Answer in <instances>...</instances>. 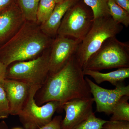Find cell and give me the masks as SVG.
<instances>
[{"label": "cell", "instance_id": "cell-6", "mask_svg": "<svg viewBox=\"0 0 129 129\" xmlns=\"http://www.w3.org/2000/svg\"><path fill=\"white\" fill-rule=\"evenodd\" d=\"M94 21L92 10L83 0H80L70 8L64 15L57 35L82 41L92 27Z\"/></svg>", "mask_w": 129, "mask_h": 129}, {"label": "cell", "instance_id": "cell-3", "mask_svg": "<svg viewBox=\"0 0 129 129\" xmlns=\"http://www.w3.org/2000/svg\"><path fill=\"white\" fill-rule=\"evenodd\" d=\"M123 29V25L115 22L111 16L94 19L92 27L80 44L75 54L83 69L104 42L116 37Z\"/></svg>", "mask_w": 129, "mask_h": 129}, {"label": "cell", "instance_id": "cell-1", "mask_svg": "<svg viewBox=\"0 0 129 129\" xmlns=\"http://www.w3.org/2000/svg\"><path fill=\"white\" fill-rule=\"evenodd\" d=\"M84 76L83 69L74 55L61 69L48 75L38 91L36 103L41 106L57 101L62 104L72 99L92 97Z\"/></svg>", "mask_w": 129, "mask_h": 129}, {"label": "cell", "instance_id": "cell-27", "mask_svg": "<svg viewBox=\"0 0 129 129\" xmlns=\"http://www.w3.org/2000/svg\"><path fill=\"white\" fill-rule=\"evenodd\" d=\"M118 6L129 12V0H114Z\"/></svg>", "mask_w": 129, "mask_h": 129}, {"label": "cell", "instance_id": "cell-29", "mask_svg": "<svg viewBox=\"0 0 129 129\" xmlns=\"http://www.w3.org/2000/svg\"><path fill=\"white\" fill-rule=\"evenodd\" d=\"M64 1V0H54V1L56 3H56H59L60 2H61L62 1Z\"/></svg>", "mask_w": 129, "mask_h": 129}, {"label": "cell", "instance_id": "cell-21", "mask_svg": "<svg viewBox=\"0 0 129 129\" xmlns=\"http://www.w3.org/2000/svg\"><path fill=\"white\" fill-rule=\"evenodd\" d=\"M107 121L96 117L93 112L88 118L73 129H101Z\"/></svg>", "mask_w": 129, "mask_h": 129}, {"label": "cell", "instance_id": "cell-12", "mask_svg": "<svg viewBox=\"0 0 129 129\" xmlns=\"http://www.w3.org/2000/svg\"><path fill=\"white\" fill-rule=\"evenodd\" d=\"M80 0H64L56 3L49 19L40 26L43 32L51 38H55L61 22L69 9Z\"/></svg>", "mask_w": 129, "mask_h": 129}, {"label": "cell", "instance_id": "cell-7", "mask_svg": "<svg viewBox=\"0 0 129 129\" xmlns=\"http://www.w3.org/2000/svg\"><path fill=\"white\" fill-rule=\"evenodd\" d=\"M40 88L39 86H32L27 101L18 115L24 129H40L51 121L56 111L62 109V104L57 101L38 105L35 97Z\"/></svg>", "mask_w": 129, "mask_h": 129}, {"label": "cell", "instance_id": "cell-18", "mask_svg": "<svg viewBox=\"0 0 129 129\" xmlns=\"http://www.w3.org/2000/svg\"><path fill=\"white\" fill-rule=\"evenodd\" d=\"M56 3L54 0H40L36 12V22L40 25L49 19L53 11Z\"/></svg>", "mask_w": 129, "mask_h": 129}, {"label": "cell", "instance_id": "cell-8", "mask_svg": "<svg viewBox=\"0 0 129 129\" xmlns=\"http://www.w3.org/2000/svg\"><path fill=\"white\" fill-rule=\"evenodd\" d=\"M81 42L71 37L57 36L50 47L49 74L55 73L64 67L75 55Z\"/></svg>", "mask_w": 129, "mask_h": 129}, {"label": "cell", "instance_id": "cell-17", "mask_svg": "<svg viewBox=\"0 0 129 129\" xmlns=\"http://www.w3.org/2000/svg\"><path fill=\"white\" fill-rule=\"evenodd\" d=\"M108 5L112 18L117 23L128 27L129 25V12L118 6L114 0H109Z\"/></svg>", "mask_w": 129, "mask_h": 129}, {"label": "cell", "instance_id": "cell-25", "mask_svg": "<svg viewBox=\"0 0 129 129\" xmlns=\"http://www.w3.org/2000/svg\"><path fill=\"white\" fill-rule=\"evenodd\" d=\"M16 3V0H0V14Z\"/></svg>", "mask_w": 129, "mask_h": 129}, {"label": "cell", "instance_id": "cell-14", "mask_svg": "<svg viewBox=\"0 0 129 129\" xmlns=\"http://www.w3.org/2000/svg\"><path fill=\"white\" fill-rule=\"evenodd\" d=\"M88 83L94 101L96 105V111L99 113L104 112L108 114V102L110 90L98 85L88 77L85 78Z\"/></svg>", "mask_w": 129, "mask_h": 129}, {"label": "cell", "instance_id": "cell-22", "mask_svg": "<svg viewBox=\"0 0 129 129\" xmlns=\"http://www.w3.org/2000/svg\"><path fill=\"white\" fill-rule=\"evenodd\" d=\"M10 115L9 102L2 83H0V119L7 118Z\"/></svg>", "mask_w": 129, "mask_h": 129}, {"label": "cell", "instance_id": "cell-5", "mask_svg": "<svg viewBox=\"0 0 129 129\" xmlns=\"http://www.w3.org/2000/svg\"><path fill=\"white\" fill-rule=\"evenodd\" d=\"M50 53V47L38 57L9 64L6 79L21 81L41 88L49 74Z\"/></svg>", "mask_w": 129, "mask_h": 129}, {"label": "cell", "instance_id": "cell-28", "mask_svg": "<svg viewBox=\"0 0 129 129\" xmlns=\"http://www.w3.org/2000/svg\"><path fill=\"white\" fill-rule=\"evenodd\" d=\"M0 129H9L7 124L5 121L0 122Z\"/></svg>", "mask_w": 129, "mask_h": 129}, {"label": "cell", "instance_id": "cell-13", "mask_svg": "<svg viewBox=\"0 0 129 129\" xmlns=\"http://www.w3.org/2000/svg\"><path fill=\"white\" fill-rule=\"evenodd\" d=\"M83 73L84 75L91 77L98 84L104 81H108L115 86L118 83L122 82L125 79L129 78V68H120L115 71L108 73L84 69Z\"/></svg>", "mask_w": 129, "mask_h": 129}, {"label": "cell", "instance_id": "cell-19", "mask_svg": "<svg viewBox=\"0 0 129 129\" xmlns=\"http://www.w3.org/2000/svg\"><path fill=\"white\" fill-rule=\"evenodd\" d=\"M124 96H129V85H125L122 84V82L118 83L113 89L110 90L108 102V115L112 114L115 104Z\"/></svg>", "mask_w": 129, "mask_h": 129}, {"label": "cell", "instance_id": "cell-15", "mask_svg": "<svg viewBox=\"0 0 129 129\" xmlns=\"http://www.w3.org/2000/svg\"><path fill=\"white\" fill-rule=\"evenodd\" d=\"M129 96L122 97L115 104L112 111L111 121H125L129 122Z\"/></svg>", "mask_w": 129, "mask_h": 129}, {"label": "cell", "instance_id": "cell-16", "mask_svg": "<svg viewBox=\"0 0 129 129\" xmlns=\"http://www.w3.org/2000/svg\"><path fill=\"white\" fill-rule=\"evenodd\" d=\"M26 21L36 22V12L40 0H16Z\"/></svg>", "mask_w": 129, "mask_h": 129}, {"label": "cell", "instance_id": "cell-20", "mask_svg": "<svg viewBox=\"0 0 129 129\" xmlns=\"http://www.w3.org/2000/svg\"><path fill=\"white\" fill-rule=\"evenodd\" d=\"M86 5L92 10L94 19L110 16L108 3L109 0H83Z\"/></svg>", "mask_w": 129, "mask_h": 129}, {"label": "cell", "instance_id": "cell-23", "mask_svg": "<svg viewBox=\"0 0 129 129\" xmlns=\"http://www.w3.org/2000/svg\"><path fill=\"white\" fill-rule=\"evenodd\" d=\"M101 129H129V122L108 120Z\"/></svg>", "mask_w": 129, "mask_h": 129}, {"label": "cell", "instance_id": "cell-2", "mask_svg": "<svg viewBox=\"0 0 129 129\" xmlns=\"http://www.w3.org/2000/svg\"><path fill=\"white\" fill-rule=\"evenodd\" d=\"M54 39L36 22L25 21L18 32L0 47V61L7 67L13 63L38 57L50 48Z\"/></svg>", "mask_w": 129, "mask_h": 129}, {"label": "cell", "instance_id": "cell-9", "mask_svg": "<svg viewBox=\"0 0 129 129\" xmlns=\"http://www.w3.org/2000/svg\"><path fill=\"white\" fill-rule=\"evenodd\" d=\"M94 102L91 97L72 99L63 103L61 109L66 114L61 122V129H73L88 118L93 112Z\"/></svg>", "mask_w": 129, "mask_h": 129}, {"label": "cell", "instance_id": "cell-10", "mask_svg": "<svg viewBox=\"0 0 129 129\" xmlns=\"http://www.w3.org/2000/svg\"><path fill=\"white\" fill-rule=\"evenodd\" d=\"M10 107V115H18L27 101L32 85L16 80L6 79L2 83Z\"/></svg>", "mask_w": 129, "mask_h": 129}, {"label": "cell", "instance_id": "cell-30", "mask_svg": "<svg viewBox=\"0 0 129 129\" xmlns=\"http://www.w3.org/2000/svg\"><path fill=\"white\" fill-rule=\"evenodd\" d=\"M11 129H24V128H21V127H14V128H12Z\"/></svg>", "mask_w": 129, "mask_h": 129}, {"label": "cell", "instance_id": "cell-4", "mask_svg": "<svg viewBox=\"0 0 129 129\" xmlns=\"http://www.w3.org/2000/svg\"><path fill=\"white\" fill-rule=\"evenodd\" d=\"M123 68H129V42H122L115 37L104 42L83 70L99 71Z\"/></svg>", "mask_w": 129, "mask_h": 129}, {"label": "cell", "instance_id": "cell-26", "mask_svg": "<svg viewBox=\"0 0 129 129\" xmlns=\"http://www.w3.org/2000/svg\"><path fill=\"white\" fill-rule=\"evenodd\" d=\"M7 67L0 61V83H2L6 78Z\"/></svg>", "mask_w": 129, "mask_h": 129}, {"label": "cell", "instance_id": "cell-11", "mask_svg": "<svg viewBox=\"0 0 129 129\" xmlns=\"http://www.w3.org/2000/svg\"><path fill=\"white\" fill-rule=\"evenodd\" d=\"M25 21L17 3L0 14V47L18 32Z\"/></svg>", "mask_w": 129, "mask_h": 129}, {"label": "cell", "instance_id": "cell-24", "mask_svg": "<svg viewBox=\"0 0 129 129\" xmlns=\"http://www.w3.org/2000/svg\"><path fill=\"white\" fill-rule=\"evenodd\" d=\"M62 119V117L61 115L56 116L50 122L40 129H61V123Z\"/></svg>", "mask_w": 129, "mask_h": 129}]
</instances>
